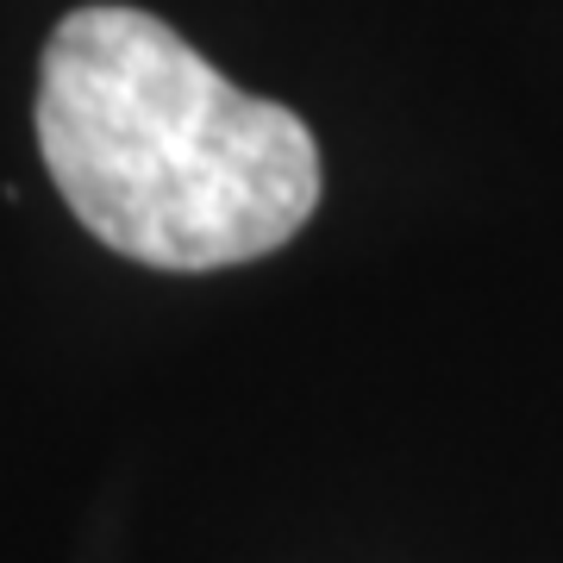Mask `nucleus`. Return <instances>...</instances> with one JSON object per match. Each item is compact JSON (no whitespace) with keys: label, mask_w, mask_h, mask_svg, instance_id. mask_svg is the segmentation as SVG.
Wrapping results in <instances>:
<instances>
[{"label":"nucleus","mask_w":563,"mask_h":563,"mask_svg":"<svg viewBox=\"0 0 563 563\" xmlns=\"http://www.w3.org/2000/svg\"><path fill=\"white\" fill-rule=\"evenodd\" d=\"M38 151L63 207L151 269H232L320 207L301 113L244 95L144 7H76L38 63Z\"/></svg>","instance_id":"1"}]
</instances>
